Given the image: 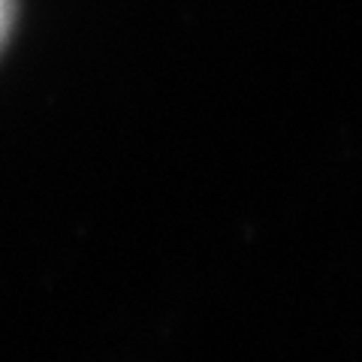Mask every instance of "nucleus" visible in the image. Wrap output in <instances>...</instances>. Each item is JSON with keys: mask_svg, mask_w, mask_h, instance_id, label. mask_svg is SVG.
Segmentation results:
<instances>
[{"mask_svg": "<svg viewBox=\"0 0 362 362\" xmlns=\"http://www.w3.org/2000/svg\"><path fill=\"white\" fill-rule=\"evenodd\" d=\"M4 6H6V0H0V25H4Z\"/></svg>", "mask_w": 362, "mask_h": 362, "instance_id": "nucleus-1", "label": "nucleus"}]
</instances>
